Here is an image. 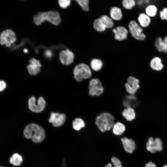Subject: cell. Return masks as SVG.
<instances>
[{
    "instance_id": "cell-1",
    "label": "cell",
    "mask_w": 167,
    "mask_h": 167,
    "mask_svg": "<svg viewBox=\"0 0 167 167\" xmlns=\"http://www.w3.org/2000/svg\"><path fill=\"white\" fill-rule=\"evenodd\" d=\"M24 135L27 139H32L35 143H40L45 138V132L41 126L34 123L26 126L24 131Z\"/></svg>"
},
{
    "instance_id": "cell-2",
    "label": "cell",
    "mask_w": 167,
    "mask_h": 167,
    "mask_svg": "<svg viewBox=\"0 0 167 167\" xmlns=\"http://www.w3.org/2000/svg\"><path fill=\"white\" fill-rule=\"evenodd\" d=\"M33 20L35 24L37 25H40L43 22L47 21L53 25L57 26L60 24L61 19L58 11H50L38 12L33 16Z\"/></svg>"
},
{
    "instance_id": "cell-3",
    "label": "cell",
    "mask_w": 167,
    "mask_h": 167,
    "mask_svg": "<svg viewBox=\"0 0 167 167\" xmlns=\"http://www.w3.org/2000/svg\"><path fill=\"white\" fill-rule=\"evenodd\" d=\"M95 123L102 132L110 130L114 124V118L110 113H103L96 117Z\"/></svg>"
},
{
    "instance_id": "cell-4",
    "label": "cell",
    "mask_w": 167,
    "mask_h": 167,
    "mask_svg": "<svg viewBox=\"0 0 167 167\" xmlns=\"http://www.w3.org/2000/svg\"><path fill=\"white\" fill-rule=\"evenodd\" d=\"M73 74L75 79L78 82L88 79L92 75L89 67L84 63L79 64L76 66L74 69Z\"/></svg>"
},
{
    "instance_id": "cell-5",
    "label": "cell",
    "mask_w": 167,
    "mask_h": 167,
    "mask_svg": "<svg viewBox=\"0 0 167 167\" xmlns=\"http://www.w3.org/2000/svg\"><path fill=\"white\" fill-rule=\"evenodd\" d=\"M29 109L32 112L39 113L43 110L46 105V102L42 97H40L37 100L34 96L31 97L28 100Z\"/></svg>"
},
{
    "instance_id": "cell-6",
    "label": "cell",
    "mask_w": 167,
    "mask_h": 167,
    "mask_svg": "<svg viewBox=\"0 0 167 167\" xmlns=\"http://www.w3.org/2000/svg\"><path fill=\"white\" fill-rule=\"evenodd\" d=\"M129 29L132 36L139 41L144 40L146 38L142 28L134 20L131 21L128 25Z\"/></svg>"
},
{
    "instance_id": "cell-7",
    "label": "cell",
    "mask_w": 167,
    "mask_h": 167,
    "mask_svg": "<svg viewBox=\"0 0 167 167\" xmlns=\"http://www.w3.org/2000/svg\"><path fill=\"white\" fill-rule=\"evenodd\" d=\"M16 41L15 32L11 29L3 31L0 34V44L7 47H11Z\"/></svg>"
},
{
    "instance_id": "cell-8",
    "label": "cell",
    "mask_w": 167,
    "mask_h": 167,
    "mask_svg": "<svg viewBox=\"0 0 167 167\" xmlns=\"http://www.w3.org/2000/svg\"><path fill=\"white\" fill-rule=\"evenodd\" d=\"M146 148L148 151L152 153L161 152L163 149L162 142L159 138L154 139L153 137H150L147 141Z\"/></svg>"
},
{
    "instance_id": "cell-9",
    "label": "cell",
    "mask_w": 167,
    "mask_h": 167,
    "mask_svg": "<svg viewBox=\"0 0 167 167\" xmlns=\"http://www.w3.org/2000/svg\"><path fill=\"white\" fill-rule=\"evenodd\" d=\"M89 90L90 95L99 96L103 93L104 89L101 82L95 79L90 81Z\"/></svg>"
},
{
    "instance_id": "cell-10",
    "label": "cell",
    "mask_w": 167,
    "mask_h": 167,
    "mask_svg": "<svg viewBox=\"0 0 167 167\" xmlns=\"http://www.w3.org/2000/svg\"><path fill=\"white\" fill-rule=\"evenodd\" d=\"M59 59L63 65L68 66L72 63L74 59L73 52L69 49L62 50L59 54Z\"/></svg>"
},
{
    "instance_id": "cell-11",
    "label": "cell",
    "mask_w": 167,
    "mask_h": 167,
    "mask_svg": "<svg viewBox=\"0 0 167 167\" xmlns=\"http://www.w3.org/2000/svg\"><path fill=\"white\" fill-rule=\"evenodd\" d=\"M66 116L64 113L57 112H51L49 119V122L54 126L57 127L61 126L64 123Z\"/></svg>"
},
{
    "instance_id": "cell-12",
    "label": "cell",
    "mask_w": 167,
    "mask_h": 167,
    "mask_svg": "<svg viewBox=\"0 0 167 167\" xmlns=\"http://www.w3.org/2000/svg\"><path fill=\"white\" fill-rule=\"evenodd\" d=\"M30 63L27 68L29 73L31 75H36L41 71V65L39 61L34 58H31L29 60Z\"/></svg>"
},
{
    "instance_id": "cell-13",
    "label": "cell",
    "mask_w": 167,
    "mask_h": 167,
    "mask_svg": "<svg viewBox=\"0 0 167 167\" xmlns=\"http://www.w3.org/2000/svg\"><path fill=\"white\" fill-rule=\"evenodd\" d=\"M113 31L114 34L115 39L121 41L126 39L128 35L127 29L123 26H119L113 28Z\"/></svg>"
},
{
    "instance_id": "cell-14",
    "label": "cell",
    "mask_w": 167,
    "mask_h": 167,
    "mask_svg": "<svg viewBox=\"0 0 167 167\" xmlns=\"http://www.w3.org/2000/svg\"><path fill=\"white\" fill-rule=\"evenodd\" d=\"M121 141L125 151L129 153H132L136 148L135 141L126 137L122 138Z\"/></svg>"
},
{
    "instance_id": "cell-15",
    "label": "cell",
    "mask_w": 167,
    "mask_h": 167,
    "mask_svg": "<svg viewBox=\"0 0 167 167\" xmlns=\"http://www.w3.org/2000/svg\"><path fill=\"white\" fill-rule=\"evenodd\" d=\"M150 65L152 69L156 71H161L164 68V65L161 59L158 56L155 57L151 59Z\"/></svg>"
},
{
    "instance_id": "cell-16",
    "label": "cell",
    "mask_w": 167,
    "mask_h": 167,
    "mask_svg": "<svg viewBox=\"0 0 167 167\" xmlns=\"http://www.w3.org/2000/svg\"><path fill=\"white\" fill-rule=\"evenodd\" d=\"M138 20L139 25L142 28L148 27L151 23V17L144 13H141L139 15Z\"/></svg>"
},
{
    "instance_id": "cell-17",
    "label": "cell",
    "mask_w": 167,
    "mask_h": 167,
    "mask_svg": "<svg viewBox=\"0 0 167 167\" xmlns=\"http://www.w3.org/2000/svg\"><path fill=\"white\" fill-rule=\"evenodd\" d=\"M110 15L112 19L115 20H120L122 16L121 10L116 6L112 7L110 10Z\"/></svg>"
},
{
    "instance_id": "cell-18",
    "label": "cell",
    "mask_w": 167,
    "mask_h": 167,
    "mask_svg": "<svg viewBox=\"0 0 167 167\" xmlns=\"http://www.w3.org/2000/svg\"><path fill=\"white\" fill-rule=\"evenodd\" d=\"M123 116L128 121H131L135 119V114L134 110L132 108L128 107L124 109L122 112Z\"/></svg>"
},
{
    "instance_id": "cell-19",
    "label": "cell",
    "mask_w": 167,
    "mask_h": 167,
    "mask_svg": "<svg viewBox=\"0 0 167 167\" xmlns=\"http://www.w3.org/2000/svg\"><path fill=\"white\" fill-rule=\"evenodd\" d=\"M155 46L159 52L166 53V47L163 39L161 37L157 38L155 41Z\"/></svg>"
},
{
    "instance_id": "cell-20",
    "label": "cell",
    "mask_w": 167,
    "mask_h": 167,
    "mask_svg": "<svg viewBox=\"0 0 167 167\" xmlns=\"http://www.w3.org/2000/svg\"><path fill=\"white\" fill-rule=\"evenodd\" d=\"M23 161L22 156L17 153L14 154L10 158V163L15 166L20 165Z\"/></svg>"
},
{
    "instance_id": "cell-21",
    "label": "cell",
    "mask_w": 167,
    "mask_h": 167,
    "mask_svg": "<svg viewBox=\"0 0 167 167\" xmlns=\"http://www.w3.org/2000/svg\"><path fill=\"white\" fill-rule=\"evenodd\" d=\"M112 128L113 133L116 135H122L125 131V126L120 122L114 123Z\"/></svg>"
},
{
    "instance_id": "cell-22",
    "label": "cell",
    "mask_w": 167,
    "mask_h": 167,
    "mask_svg": "<svg viewBox=\"0 0 167 167\" xmlns=\"http://www.w3.org/2000/svg\"><path fill=\"white\" fill-rule=\"evenodd\" d=\"M157 11V8L155 5L150 4L146 7L145 13L150 17H154L156 15Z\"/></svg>"
},
{
    "instance_id": "cell-23",
    "label": "cell",
    "mask_w": 167,
    "mask_h": 167,
    "mask_svg": "<svg viewBox=\"0 0 167 167\" xmlns=\"http://www.w3.org/2000/svg\"><path fill=\"white\" fill-rule=\"evenodd\" d=\"M72 126L76 131H79L85 126V123L83 120L80 118H75L73 121Z\"/></svg>"
},
{
    "instance_id": "cell-24",
    "label": "cell",
    "mask_w": 167,
    "mask_h": 167,
    "mask_svg": "<svg viewBox=\"0 0 167 167\" xmlns=\"http://www.w3.org/2000/svg\"><path fill=\"white\" fill-rule=\"evenodd\" d=\"M127 83L133 89L137 91L139 88V80L134 77H129L127 80Z\"/></svg>"
},
{
    "instance_id": "cell-25",
    "label": "cell",
    "mask_w": 167,
    "mask_h": 167,
    "mask_svg": "<svg viewBox=\"0 0 167 167\" xmlns=\"http://www.w3.org/2000/svg\"><path fill=\"white\" fill-rule=\"evenodd\" d=\"M93 24L94 29L98 32L104 31L106 28L100 18L95 19L93 22Z\"/></svg>"
},
{
    "instance_id": "cell-26",
    "label": "cell",
    "mask_w": 167,
    "mask_h": 167,
    "mask_svg": "<svg viewBox=\"0 0 167 167\" xmlns=\"http://www.w3.org/2000/svg\"><path fill=\"white\" fill-rule=\"evenodd\" d=\"M91 67L92 70L95 71L100 70L103 66L102 61L98 59H93L91 62Z\"/></svg>"
},
{
    "instance_id": "cell-27",
    "label": "cell",
    "mask_w": 167,
    "mask_h": 167,
    "mask_svg": "<svg viewBox=\"0 0 167 167\" xmlns=\"http://www.w3.org/2000/svg\"><path fill=\"white\" fill-rule=\"evenodd\" d=\"M106 28H111L114 25L112 19L106 15L101 16L100 18Z\"/></svg>"
},
{
    "instance_id": "cell-28",
    "label": "cell",
    "mask_w": 167,
    "mask_h": 167,
    "mask_svg": "<svg viewBox=\"0 0 167 167\" xmlns=\"http://www.w3.org/2000/svg\"><path fill=\"white\" fill-rule=\"evenodd\" d=\"M122 4L124 8L131 10L135 6L136 2L134 0H124L122 1Z\"/></svg>"
},
{
    "instance_id": "cell-29",
    "label": "cell",
    "mask_w": 167,
    "mask_h": 167,
    "mask_svg": "<svg viewBox=\"0 0 167 167\" xmlns=\"http://www.w3.org/2000/svg\"><path fill=\"white\" fill-rule=\"evenodd\" d=\"M111 161L113 163L112 164L109 163L107 164L105 167H122L120 161L117 158L113 157L111 159Z\"/></svg>"
},
{
    "instance_id": "cell-30",
    "label": "cell",
    "mask_w": 167,
    "mask_h": 167,
    "mask_svg": "<svg viewBox=\"0 0 167 167\" xmlns=\"http://www.w3.org/2000/svg\"><path fill=\"white\" fill-rule=\"evenodd\" d=\"M76 1L81 7L83 10L85 11H89V0H76Z\"/></svg>"
},
{
    "instance_id": "cell-31",
    "label": "cell",
    "mask_w": 167,
    "mask_h": 167,
    "mask_svg": "<svg viewBox=\"0 0 167 167\" xmlns=\"http://www.w3.org/2000/svg\"><path fill=\"white\" fill-rule=\"evenodd\" d=\"M70 0H59L58 3L59 6L63 8H66L71 4Z\"/></svg>"
},
{
    "instance_id": "cell-32",
    "label": "cell",
    "mask_w": 167,
    "mask_h": 167,
    "mask_svg": "<svg viewBox=\"0 0 167 167\" xmlns=\"http://www.w3.org/2000/svg\"><path fill=\"white\" fill-rule=\"evenodd\" d=\"M160 16L162 20H167V7H164L160 11Z\"/></svg>"
},
{
    "instance_id": "cell-33",
    "label": "cell",
    "mask_w": 167,
    "mask_h": 167,
    "mask_svg": "<svg viewBox=\"0 0 167 167\" xmlns=\"http://www.w3.org/2000/svg\"><path fill=\"white\" fill-rule=\"evenodd\" d=\"M125 86L127 92L131 95L135 94L137 91L132 88L127 83H126Z\"/></svg>"
},
{
    "instance_id": "cell-34",
    "label": "cell",
    "mask_w": 167,
    "mask_h": 167,
    "mask_svg": "<svg viewBox=\"0 0 167 167\" xmlns=\"http://www.w3.org/2000/svg\"><path fill=\"white\" fill-rule=\"evenodd\" d=\"M6 87V83L3 80H0V92L3 91Z\"/></svg>"
},
{
    "instance_id": "cell-35",
    "label": "cell",
    "mask_w": 167,
    "mask_h": 167,
    "mask_svg": "<svg viewBox=\"0 0 167 167\" xmlns=\"http://www.w3.org/2000/svg\"><path fill=\"white\" fill-rule=\"evenodd\" d=\"M145 167H156V166L152 162L149 161L146 164Z\"/></svg>"
},
{
    "instance_id": "cell-36",
    "label": "cell",
    "mask_w": 167,
    "mask_h": 167,
    "mask_svg": "<svg viewBox=\"0 0 167 167\" xmlns=\"http://www.w3.org/2000/svg\"><path fill=\"white\" fill-rule=\"evenodd\" d=\"M150 1L148 0H139L138 1L137 3L139 5H142L144 3H146L148 4L149 3Z\"/></svg>"
},
{
    "instance_id": "cell-37",
    "label": "cell",
    "mask_w": 167,
    "mask_h": 167,
    "mask_svg": "<svg viewBox=\"0 0 167 167\" xmlns=\"http://www.w3.org/2000/svg\"><path fill=\"white\" fill-rule=\"evenodd\" d=\"M164 41L165 42V47H166V52H167V36H165L164 37Z\"/></svg>"
},
{
    "instance_id": "cell-38",
    "label": "cell",
    "mask_w": 167,
    "mask_h": 167,
    "mask_svg": "<svg viewBox=\"0 0 167 167\" xmlns=\"http://www.w3.org/2000/svg\"><path fill=\"white\" fill-rule=\"evenodd\" d=\"M61 167H67L66 162L64 160H63L62 162Z\"/></svg>"
},
{
    "instance_id": "cell-39",
    "label": "cell",
    "mask_w": 167,
    "mask_h": 167,
    "mask_svg": "<svg viewBox=\"0 0 167 167\" xmlns=\"http://www.w3.org/2000/svg\"><path fill=\"white\" fill-rule=\"evenodd\" d=\"M162 167H167V165H164Z\"/></svg>"
},
{
    "instance_id": "cell-40",
    "label": "cell",
    "mask_w": 167,
    "mask_h": 167,
    "mask_svg": "<svg viewBox=\"0 0 167 167\" xmlns=\"http://www.w3.org/2000/svg\"><path fill=\"white\" fill-rule=\"evenodd\" d=\"M0 167H4L3 166H0Z\"/></svg>"
}]
</instances>
